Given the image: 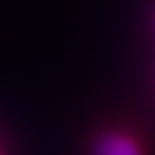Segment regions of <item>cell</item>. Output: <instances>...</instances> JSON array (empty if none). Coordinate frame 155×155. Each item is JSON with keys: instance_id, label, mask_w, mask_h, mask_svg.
<instances>
[{"instance_id": "6da1fadb", "label": "cell", "mask_w": 155, "mask_h": 155, "mask_svg": "<svg viewBox=\"0 0 155 155\" xmlns=\"http://www.w3.org/2000/svg\"><path fill=\"white\" fill-rule=\"evenodd\" d=\"M94 155H144L140 144L125 133H105L97 138Z\"/></svg>"}, {"instance_id": "7a4b0ae2", "label": "cell", "mask_w": 155, "mask_h": 155, "mask_svg": "<svg viewBox=\"0 0 155 155\" xmlns=\"http://www.w3.org/2000/svg\"><path fill=\"white\" fill-rule=\"evenodd\" d=\"M0 155H2V153H0Z\"/></svg>"}]
</instances>
